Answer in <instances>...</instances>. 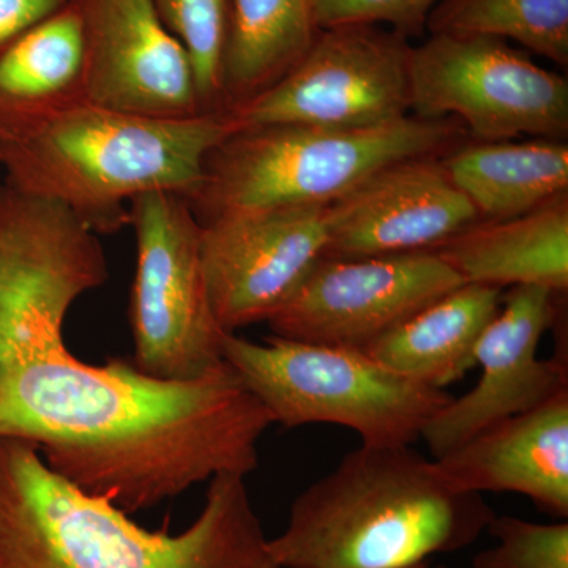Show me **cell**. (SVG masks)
I'll return each instance as SVG.
<instances>
[{"mask_svg":"<svg viewBox=\"0 0 568 568\" xmlns=\"http://www.w3.org/2000/svg\"><path fill=\"white\" fill-rule=\"evenodd\" d=\"M99 237L65 205L0 185V439L126 514L220 474L257 469L271 414L226 361L189 383L133 362L85 364L63 342L71 305L108 282Z\"/></svg>","mask_w":568,"mask_h":568,"instance_id":"cell-1","label":"cell"},{"mask_svg":"<svg viewBox=\"0 0 568 568\" xmlns=\"http://www.w3.org/2000/svg\"><path fill=\"white\" fill-rule=\"evenodd\" d=\"M129 515L52 473L33 444L0 439V568H278L245 477H213L179 534Z\"/></svg>","mask_w":568,"mask_h":568,"instance_id":"cell-2","label":"cell"},{"mask_svg":"<svg viewBox=\"0 0 568 568\" xmlns=\"http://www.w3.org/2000/svg\"><path fill=\"white\" fill-rule=\"evenodd\" d=\"M234 129L227 111L156 119L88 100L0 108V164L9 185L111 234L129 226V205L142 194L192 192L205 156Z\"/></svg>","mask_w":568,"mask_h":568,"instance_id":"cell-3","label":"cell"},{"mask_svg":"<svg viewBox=\"0 0 568 568\" xmlns=\"http://www.w3.org/2000/svg\"><path fill=\"white\" fill-rule=\"evenodd\" d=\"M495 515L484 496L452 487L436 459L362 444L295 497L267 547L278 568H409L469 548Z\"/></svg>","mask_w":568,"mask_h":568,"instance_id":"cell-4","label":"cell"},{"mask_svg":"<svg viewBox=\"0 0 568 568\" xmlns=\"http://www.w3.org/2000/svg\"><path fill=\"white\" fill-rule=\"evenodd\" d=\"M466 134L457 119L407 115L368 130L276 125L234 129L205 156L183 196L197 222L227 213L335 203L399 160L444 155Z\"/></svg>","mask_w":568,"mask_h":568,"instance_id":"cell-5","label":"cell"},{"mask_svg":"<svg viewBox=\"0 0 568 568\" xmlns=\"http://www.w3.org/2000/svg\"><path fill=\"white\" fill-rule=\"evenodd\" d=\"M223 358L268 410L291 429L345 426L366 446H413L425 426L454 399L377 364L362 349L293 339L265 343L226 334Z\"/></svg>","mask_w":568,"mask_h":568,"instance_id":"cell-6","label":"cell"},{"mask_svg":"<svg viewBox=\"0 0 568 568\" xmlns=\"http://www.w3.org/2000/svg\"><path fill=\"white\" fill-rule=\"evenodd\" d=\"M129 211L136 234L132 362L155 379H200L223 364L226 336L205 287L201 224L181 194L170 192L142 194Z\"/></svg>","mask_w":568,"mask_h":568,"instance_id":"cell-7","label":"cell"},{"mask_svg":"<svg viewBox=\"0 0 568 568\" xmlns=\"http://www.w3.org/2000/svg\"><path fill=\"white\" fill-rule=\"evenodd\" d=\"M409 82L410 114L457 119L476 141L567 138V78L506 40L429 33L410 47Z\"/></svg>","mask_w":568,"mask_h":568,"instance_id":"cell-8","label":"cell"},{"mask_svg":"<svg viewBox=\"0 0 568 568\" xmlns=\"http://www.w3.org/2000/svg\"><path fill=\"white\" fill-rule=\"evenodd\" d=\"M409 40L381 26L317 33L293 70L227 111L235 129L293 125L368 130L410 114Z\"/></svg>","mask_w":568,"mask_h":568,"instance_id":"cell-9","label":"cell"},{"mask_svg":"<svg viewBox=\"0 0 568 568\" xmlns=\"http://www.w3.org/2000/svg\"><path fill=\"white\" fill-rule=\"evenodd\" d=\"M462 284L435 250L323 257L267 323L278 338L364 349Z\"/></svg>","mask_w":568,"mask_h":568,"instance_id":"cell-10","label":"cell"},{"mask_svg":"<svg viewBox=\"0 0 568 568\" xmlns=\"http://www.w3.org/2000/svg\"><path fill=\"white\" fill-rule=\"evenodd\" d=\"M200 224L212 312L234 334L267 323L323 260L331 204L227 213Z\"/></svg>","mask_w":568,"mask_h":568,"instance_id":"cell-11","label":"cell"},{"mask_svg":"<svg viewBox=\"0 0 568 568\" xmlns=\"http://www.w3.org/2000/svg\"><path fill=\"white\" fill-rule=\"evenodd\" d=\"M559 295L541 286L510 287L504 294L477 345L481 375L476 386L462 398L454 396L422 433L433 459L568 390L567 357L538 358L541 338L558 323Z\"/></svg>","mask_w":568,"mask_h":568,"instance_id":"cell-12","label":"cell"},{"mask_svg":"<svg viewBox=\"0 0 568 568\" xmlns=\"http://www.w3.org/2000/svg\"><path fill=\"white\" fill-rule=\"evenodd\" d=\"M84 99L156 119L205 114L192 59L151 0H80Z\"/></svg>","mask_w":568,"mask_h":568,"instance_id":"cell-13","label":"cell"},{"mask_svg":"<svg viewBox=\"0 0 568 568\" xmlns=\"http://www.w3.org/2000/svg\"><path fill=\"white\" fill-rule=\"evenodd\" d=\"M480 222L440 155L399 160L331 204L324 257L354 260L436 250Z\"/></svg>","mask_w":568,"mask_h":568,"instance_id":"cell-14","label":"cell"},{"mask_svg":"<svg viewBox=\"0 0 568 568\" xmlns=\"http://www.w3.org/2000/svg\"><path fill=\"white\" fill-rule=\"evenodd\" d=\"M436 463L459 491L515 493L556 521L568 519V390L489 426Z\"/></svg>","mask_w":568,"mask_h":568,"instance_id":"cell-15","label":"cell"},{"mask_svg":"<svg viewBox=\"0 0 568 568\" xmlns=\"http://www.w3.org/2000/svg\"><path fill=\"white\" fill-rule=\"evenodd\" d=\"M435 252L465 283L568 290V193L525 215L478 222Z\"/></svg>","mask_w":568,"mask_h":568,"instance_id":"cell-16","label":"cell"},{"mask_svg":"<svg viewBox=\"0 0 568 568\" xmlns=\"http://www.w3.org/2000/svg\"><path fill=\"white\" fill-rule=\"evenodd\" d=\"M503 298L499 287L462 284L362 351L407 379L446 390L476 366L478 342Z\"/></svg>","mask_w":568,"mask_h":568,"instance_id":"cell-17","label":"cell"},{"mask_svg":"<svg viewBox=\"0 0 568 568\" xmlns=\"http://www.w3.org/2000/svg\"><path fill=\"white\" fill-rule=\"evenodd\" d=\"M440 163L480 222L515 219L568 193L566 141H476L444 153Z\"/></svg>","mask_w":568,"mask_h":568,"instance_id":"cell-18","label":"cell"},{"mask_svg":"<svg viewBox=\"0 0 568 568\" xmlns=\"http://www.w3.org/2000/svg\"><path fill=\"white\" fill-rule=\"evenodd\" d=\"M320 29L310 0H230L223 55V108L233 110L282 80Z\"/></svg>","mask_w":568,"mask_h":568,"instance_id":"cell-19","label":"cell"},{"mask_svg":"<svg viewBox=\"0 0 568 568\" xmlns=\"http://www.w3.org/2000/svg\"><path fill=\"white\" fill-rule=\"evenodd\" d=\"M85 39L80 0L0 52V108L37 110L84 99Z\"/></svg>","mask_w":568,"mask_h":568,"instance_id":"cell-20","label":"cell"},{"mask_svg":"<svg viewBox=\"0 0 568 568\" xmlns=\"http://www.w3.org/2000/svg\"><path fill=\"white\" fill-rule=\"evenodd\" d=\"M426 31L514 40L562 69L568 65V0H440Z\"/></svg>","mask_w":568,"mask_h":568,"instance_id":"cell-21","label":"cell"},{"mask_svg":"<svg viewBox=\"0 0 568 568\" xmlns=\"http://www.w3.org/2000/svg\"><path fill=\"white\" fill-rule=\"evenodd\" d=\"M151 3L192 59L205 114L224 111L223 55L230 0H151Z\"/></svg>","mask_w":568,"mask_h":568,"instance_id":"cell-22","label":"cell"},{"mask_svg":"<svg viewBox=\"0 0 568 568\" xmlns=\"http://www.w3.org/2000/svg\"><path fill=\"white\" fill-rule=\"evenodd\" d=\"M487 530L495 545L478 551L469 568H568V519L534 523L495 515Z\"/></svg>","mask_w":568,"mask_h":568,"instance_id":"cell-23","label":"cell"},{"mask_svg":"<svg viewBox=\"0 0 568 568\" xmlns=\"http://www.w3.org/2000/svg\"><path fill=\"white\" fill-rule=\"evenodd\" d=\"M317 29L381 26L409 40L426 31L440 0H310Z\"/></svg>","mask_w":568,"mask_h":568,"instance_id":"cell-24","label":"cell"},{"mask_svg":"<svg viewBox=\"0 0 568 568\" xmlns=\"http://www.w3.org/2000/svg\"><path fill=\"white\" fill-rule=\"evenodd\" d=\"M78 0H0V52L18 37Z\"/></svg>","mask_w":568,"mask_h":568,"instance_id":"cell-25","label":"cell"},{"mask_svg":"<svg viewBox=\"0 0 568 568\" xmlns=\"http://www.w3.org/2000/svg\"><path fill=\"white\" fill-rule=\"evenodd\" d=\"M432 566H433L432 562H424V564H418V566H414V567H409V568H429Z\"/></svg>","mask_w":568,"mask_h":568,"instance_id":"cell-26","label":"cell"},{"mask_svg":"<svg viewBox=\"0 0 568 568\" xmlns=\"http://www.w3.org/2000/svg\"><path fill=\"white\" fill-rule=\"evenodd\" d=\"M429 568H450V567L446 566V564H437V566H432Z\"/></svg>","mask_w":568,"mask_h":568,"instance_id":"cell-27","label":"cell"}]
</instances>
